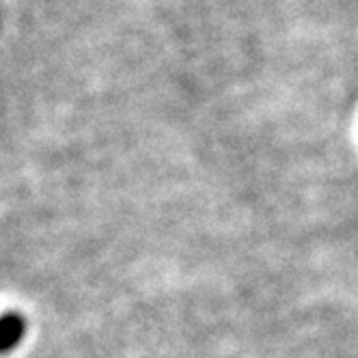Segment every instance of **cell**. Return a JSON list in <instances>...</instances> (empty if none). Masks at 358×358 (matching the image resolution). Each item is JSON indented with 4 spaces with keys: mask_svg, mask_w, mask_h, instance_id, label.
I'll use <instances>...</instances> for the list:
<instances>
[{
    "mask_svg": "<svg viewBox=\"0 0 358 358\" xmlns=\"http://www.w3.org/2000/svg\"><path fill=\"white\" fill-rule=\"evenodd\" d=\"M24 335H27V322H24L22 315L7 313L0 317V354L17 348Z\"/></svg>",
    "mask_w": 358,
    "mask_h": 358,
    "instance_id": "1",
    "label": "cell"
}]
</instances>
